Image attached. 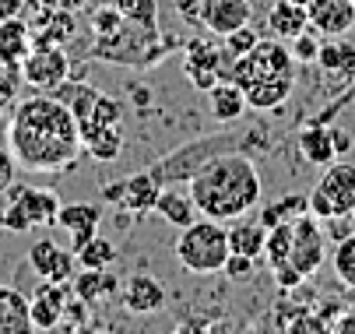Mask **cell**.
<instances>
[{
  "label": "cell",
  "mask_w": 355,
  "mask_h": 334,
  "mask_svg": "<svg viewBox=\"0 0 355 334\" xmlns=\"http://www.w3.org/2000/svg\"><path fill=\"white\" fill-rule=\"evenodd\" d=\"M8 148H11L18 169H28V173L71 169L78 162V155L85 152L74 113L49 91L11 106Z\"/></svg>",
  "instance_id": "obj_1"
},
{
  "label": "cell",
  "mask_w": 355,
  "mask_h": 334,
  "mask_svg": "<svg viewBox=\"0 0 355 334\" xmlns=\"http://www.w3.org/2000/svg\"><path fill=\"white\" fill-rule=\"evenodd\" d=\"M187 190H190L200 218L232 222V218H243L250 208H257L261 173L253 166V155L225 152V155H215L200 166L187 179Z\"/></svg>",
  "instance_id": "obj_2"
},
{
  "label": "cell",
  "mask_w": 355,
  "mask_h": 334,
  "mask_svg": "<svg viewBox=\"0 0 355 334\" xmlns=\"http://www.w3.org/2000/svg\"><path fill=\"white\" fill-rule=\"evenodd\" d=\"M271 148V134L268 127H243V130H222V134H205V137H193L187 145H180L176 152H169L166 159H159L151 166L155 179L162 186H180L187 183L200 166L215 155H225V152H246V155H257V152H268Z\"/></svg>",
  "instance_id": "obj_3"
},
{
  "label": "cell",
  "mask_w": 355,
  "mask_h": 334,
  "mask_svg": "<svg viewBox=\"0 0 355 334\" xmlns=\"http://www.w3.org/2000/svg\"><path fill=\"white\" fill-rule=\"evenodd\" d=\"M173 50H183V39L166 35L159 25L148 28L137 21H127L116 35L110 39H95L92 42V57L103 64H116V67H155L159 60H166Z\"/></svg>",
  "instance_id": "obj_4"
},
{
  "label": "cell",
  "mask_w": 355,
  "mask_h": 334,
  "mask_svg": "<svg viewBox=\"0 0 355 334\" xmlns=\"http://www.w3.org/2000/svg\"><path fill=\"white\" fill-rule=\"evenodd\" d=\"M229 229L215 218H197L187 229H180L176 240V261L193 271V274H215L222 271L225 257H229Z\"/></svg>",
  "instance_id": "obj_5"
},
{
  "label": "cell",
  "mask_w": 355,
  "mask_h": 334,
  "mask_svg": "<svg viewBox=\"0 0 355 334\" xmlns=\"http://www.w3.org/2000/svg\"><path fill=\"white\" fill-rule=\"evenodd\" d=\"M232 64H236V57L225 50L222 35H215V32L183 42V74L200 91H211L218 81H229Z\"/></svg>",
  "instance_id": "obj_6"
},
{
  "label": "cell",
  "mask_w": 355,
  "mask_h": 334,
  "mask_svg": "<svg viewBox=\"0 0 355 334\" xmlns=\"http://www.w3.org/2000/svg\"><path fill=\"white\" fill-rule=\"evenodd\" d=\"M264 78H295V57L282 39H261L250 53L236 57L229 81H236L243 91Z\"/></svg>",
  "instance_id": "obj_7"
},
{
  "label": "cell",
  "mask_w": 355,
  "mask_h": 334,
  "mask_svg": "<svg viewBox=\"0 0 355 334\" xmlns=\"http://www.w3.org/2000/svg\"><path fill=\"white\" fill-rule=\"evenodd\" d=\"M310 211L327 222L355 211V166L348 162H331L320 176V183L310 190Z\"/></svg>",
  "instance_id": "obj_8"
},
{
  "label": "cell",
  "mask_w": 355,
  "mask_h": 334,
  "mask_svg": "<svg viewBox=\"0 0 355 334\" xmlns=\"http://www.w3.org/2000/svg\"><path fill=\"white\" fill-rule=\"evenodd\" d=\"M324 257H327V236H324V229H320V218H317L313 211L299 215V218L292 222V257H288V264H292L302 278H313V274L320 271Z\"/></svg>",
  "instance_id": "obj_9"
},
{
  "label": "cell",
  "mask_w": 355,
  "mask_h": 334,
  "mask_svg": "<svg viewBox=\"0 0 355 334\" xmlns=\"http://www.w3.org/2000/svg\"><path fill=\"white\" fill-rule=\"evenodd\" d=\"M67 74H71V60L64 46L53 42H35L32 53L21 60V81L39 91H53L60 81H67Z\"/></svg>",
  "instance_id": "obj_10"
},
{
  "label": "cell",
  "mask_w": 355,
  "mask_h": 334,
  "mask_svg": "<svg viewBox=\"0 0 355 334\" xmlns=\"http://www.w3.org/2000/svg\"><path fill=\"white\" fill-rule=\"evenodd\" d=\"M74 296L71 281H49L42 278L35 285V292L28 296V317H32V331H57L64 320V306Z\"/></svg>",
  "instance_id": "obj_11"
},
{
  "label": "cell",
  "mask_w": 355,
  "mask_h": 334,
  "mask_svg": "<svg viewBox=\"0 0 355 334\" xmlns=\"http://www.w3.org/2000/svg\"><path fill=\"white\" fill-rule=\"evenodd\" d=\"M317 67L338 85L348 88L355 81V42L345 35H327L320 42V53H317Z\"/></svg>",
  "instance_id": "obj_12"
},
{
  "label": "cell",
  "mask_w": 355,
  "mask_h": 334,
  "mask_svg": "<svg viewBox=\"0 0 355 334\" xmlns=\"http://www.w3.org/2000/svg\"><path fill=\"white\" fill-rule=\"evenodd\" d=\"M74 250H64L57 247L53 240H35L32 250H28V267L39 274V278H49V281H71L74 278Z\"/></svg>",
  "instance_id": "obj_13"
},
{
  "label": "cell",
  "mask_w": 355,
  "mask_h": 334,
  "mask_svg": "<svg viewBox=\"0 0 355 334\" xmlns=\"http://www.w3.org/2000/svg\"><path fill=\"white\" fill-rule=\"evenodd\" d=\"M8 201H15L25 218L35 225H57V215H60V197L53 190H39V186H21V183H11L8 186Z\"/></svg>",
  "instance_id": "obj_14"
},
{
  "label": "cell",
  "mask_w": 355,
  "mask_h": 334,
  "mask_svg": "<svg viewBox=\"0 0 355 334\" xmlns=\"http://www.w3.org/2000/svg\"><path fill=\"white\" fill-rule=\"evenodd\" d=\"M310 28L317 35H348L355 28V4L352 0H310Z\"/></svg>",
  "instance_id": "obj_15"
},
{
  "label": "cell",
  "mask_w": 355,
  "mask_h": 334,
  "mask_svg": "<svg viewBox=\"0 0 355 334\" xmlns=\"http://www.w3.org/2000/svg\"><path fill=\"white\" fill-rule=\"evenodd\" d=\"M123 310L127 313H159L166 306V289L159 285V278L151 274H130L123 281Z\"/></svg>",
  "instance_id": "obj_16"
},
{
  "label": "cell",
  "mask_w": 355,
  "mask_h": 334,
  "mask_svg": "<svg viewBox=\"0 0 355 334\" xmlns=\"http://www.w3.org/2000/svg\"><path fill=\"white\" fill-rule=\"evenodd\" d=\"M98 222H103V211L95 204H60V215H57V225L71 232V250H81L92 240L98 232Z\"/></svg>",
  "instance_id": "obj_17"
},
{
  "label": "cell",
  "mask_w": 355,
  "mask_h": 334,
  "mask_svg": "<svg viewBox=\"0 0 355 334\" xmlns=\"http://www.w3.org/2000/svg\"><path fill=\"white\" fill-rule=\"evenodd\" d=\"M253 18L250 0H205V28L215 35H225Z\"/></svg>",
  "instance_id": "obj_18"
},
{
  "label": "cell",
  "mask_w": 355,
  "mask_h": 334,
  "mask_svg": "<svg viewBox=\"0 0 355 334\" xmlns=\"http://www.w3.org/2000/svg\"><path fill=\"white\" fill-rule=\"evenodd\" d=\"M32 53V28L15 15V18H0V64L21 67V60Z\"/></svg>",
  "instance_id": "obj_19"
},
{
  "label": "cell",
  "mask_w": 355,
  "mask_h": 334,
  "mask_svg": "<svg viewBox=\"0 0 355 334\" xmlns=\"http://www.w3.org/2000/svg\"><path fill=\"white\" fill-rule=\"evenodd\" d=\"M268 28H271L275 39L292 42L299 32L310 28V15L302 4H295V0H275L271 11H268Z\"/></svg>",
  "instance_id": "obj_20"
},
{
  "label": "cell",
  "mask_w": 355,
  "mask_h": 334,
  "mask_svg": "<svg viewBox=\"0 0 355 334\" xmlns=\"http://www.w3.org/2000/svg\"><path fill=\"white\" fill-rule=\"evenodd\" d=\"M292 91H295V78H264L246 88V106L257 113H271L292 99Z\"/></svg>",
  "instance_id": "obj_21"
},
{
  "label": "cell",
  "mask_w": 355,
  "mask_h": 334,
  "mask_svg": "<svg viewBox=\"0 0 355 334\" xmlns=\"http://www.w3.org/2000/svg\"><path fill=\"white\" fill-rule=\"evenodd\" d=\"M32 46L35 42H53V46H64L71 35H74V11H64V8H46L32 25Z\"/></svg>",
  "instance_id": "obj_22"
},
{
  "label": "cell",
  "mask_w": 355,
  "mask_h": 334,
  "mask_svg": "<svg viewBox=\"0 0 355 334\" xmlns=\"http://www.w3.org/2000/svg\"><path fill=\"white\" fill-rule=\"evenodd\" d=\"M264 247H268V225L261 218H253V222L232 218V225H229V250L232 254H246L253 261H261Z\"/></svg>",
  "instance_id": "obj_23"
},
{
  "label": "cell",
  "mask_w": 355,
  "mask_h": 334,
  "mask_svg": "<svg viewBox=\"0 0 355 334\" xmlns=\"http://www.w3.org/2000/svg\"><path fill=\"white\" fill-rule=\"evenodd\" d=\"M159 194H162V183L155 179V173H151V169L134 173V176H127V190H123V204H120V208H127V211H134V215L155 211Z\"/></svg>",
  "instance_id": "obj_24"
},
{
  "label": "cell",
  "mask_w": 355,
  "mask_h": 334,
  "mask_svg": "<svg viewBox=\"0 0 355 334\" xmlns=\"http://www.w3.org/2000/svg\"><path fill=\"white\" fill-rule=\"evenodd\" d=\"M299 152L310 166L327 169L338 152H334V141H331V123H310L306 130H299Z\"/></svg>",
  "instance_id": "obj_25"
},
{
  "label": "cell",
  "mask_w": 355,
  "mask_h": 334,
  "mask_svg": "<svg viewBox=\"0 0 355 334\" xmlns=\"http://www.w3.org/2000/svg\"><path fill=\"white\" fill-rule=\"evenodd\" d=\"M28 331H32L28 296L0 285V334H28Z\"/></svg>",
  "instance_id": "obj_26"
},
{
  "label": "cell",
  "mask_w": 355,
  "mask_h": 334,
  "mask_svg": "<svg viewBox=\"0 0 355 334\" xmlns=\"http://www.w3.org/2000/svg\"><path fill=\"white\" fill-rule=\"evenodd\" d=\"M81 145L92 159L98 162H113L123 152V123H106V127H92L81 130Z\"/></svg>",
  "instance_id": "obj_27"
},
{
  "label": "cell",
  "mask_w": 355,
  "mask_h": 334,
  "mask_svg": "<svg viewBox=\"0 0 355 334\" xmlns=\"http://www.w3.org/2000/svg\"><path fill=\"white\" fill-rule=\"evenodd\" d=\"M208 99H211L215 120H222V123H236V120H243V116L250 113L246 91H243L236 81H218V85L208 91Z\"/></svg>",
  "instance_id": "obj_28"
},
{
  "label": "cell",
  "mask_w": 355,
  "mask_h": 334,
  "mask_svg": "<svg viewBox=\"0 0 355 334\" xmlns=\"http://www.w3.org/2000/svg\"><path fill=\"white\" fill-rule=\"evenodd\" d=\"M155 211H159L169 225H176V229H187L190 222L200 218V215H197V204H193V197H190V190H176V186H162V194H159V201H155Z\"/></svg>",
  "instance_id": "obj_29"
},
{
  "label": "cell",
  "mask_w": 355,
  "mask_h": 334,
  "mask_svg": "<svg viewBox=\"0 0 355 334\" xmlns=\"http://www.w3.org/2000/svg\"><path fill=\"white\" fill-rule=\"evenodd\" d=\"M71 289H74L78 299H85L92 306V303L110 299L116 292V278L110 274V267H103V271H98V267H81V274L71 278Z\"/></svg>",
  "instance_id": "obj_30"
},
{
  "label": "cell",
  "mask_w": 355,
  "mask_h": 334,
  "mask_svg": "<svg viewBox=\"0 0 355 334\" xmlns=\"http://www.w3.org/2000/svg\"><path fill=\"white\" fill-rule=\"evenodd\" d=\"M310 211V194H285L278 201H271L264 211H261V222L271 229V225H282V222H295L299 215Z\"/></svg>",
  "instance_id": "obj_31"
},
{
  "label": "cell",
  "mask_w": 355,
  "mask_h": 334,
  "mask_svg": "<svg viewBox=\"0 0 355 334\" xmlns=\"http://www.w3.org/2000/svg\"><path fill=\"white\" fill-rule=\"evenodd\" d=\"M288 257H292V222L271 225V229H268V247H264V261H268V267L275 271V267L288 264Z\"/></svg>",
  "instance_id": "obj_32"
},
{
  "label": "cell",
  "mask_w": 355,
  "mask_h": 334,
  "mask_svg": "<svg viewBox=\"0 0 355 334\" xmlns=\"http://www.w3.org/2000/svg\"><path fill=\"white\" fill-rule=\"evenodd\" d=\"M74 257H78V264L81 267H113V261H116V247L106 240V236H92V240L81 247V250H74Z\"/></svg>",
  "instance_id": "obj_33"
},
{
  "label": "cell",
  "mask_w": 355,
  "mask_h": 334,
  "mask_svg": "<svg viewBox=\"0 0 355 334\" xmlns=\"http://www.w3.org/2000/svg\"><path fill=\"white\" fill-rule=\"evenodd\" d=\"M334 274L341 285H348V289H355V232H348L345 240L334 243Z\"/></svg>",
  "instance_id": "obj_34"
},
{
  "label": "cell",
  "mask_w": 355,
  "mask_h": 334,
  "mask_svg": "<svg viewBox=\"0 0 355 334\" xmlns=\"http://www.w3.org/2000/svg\"><path fill=\"white\" fill-rule=\"evenodd\" d=\"M113 4L127 21H137V25H148V28L159 25V0H113Z\"/></svg>",
  "instance_id": "obj_35"
},
{
  "label": "cell",
  "mask_w": 355,
  "mask_h": 334,
  "mask_svg": "<svg viewBox=\"0 0 355 334\" xmlns=\"http://www.w3.org/2000/svg\"><path fill=\"white\" fill-rule=\"evenodd\" d=\"M88 25H92V35H95V39H110V35H116V32L127 25V18L116 11V4L110 0L106 8H95V11H92V21H88Z\"/></svg>",
  "instance_id": "obj_36"
},
{
  "label": "cell",
  "mask_w": 355,
  "mask_h": 334,
  "mask_svg": "<svg viewBox=\"0 0 355 334\" xmlns=\"http://www.w3.org/2000/svg\"><path fill=\"white\" fill-rule=\"evenodd\" d=\"M320 42H324V35H317L313 28L299 32V35L292 39V57H295V64H317Z\"/></svg>",
  "instance_id": "obj_37"
},
{
  "label": "cell",
  "mask_w": 355,
  "mask_h": 334,
  "mask_svg": "<svg viewBox=\"0 0 355 334\" xmlns=\"http://www.w3.org/2000/svg\"><path fill=\"white\" fill-rule=\"evenodd\" d=\"M222 42H225V50L232 53V57H243V53H250L253 46L261 42V35L253 32V25L246 21V25H239V28H232V32H225L222 35Z\"/></svg>",
  "instance_id": "obj_38"
},
{
  "label": "cell",
  "mask_w": 355,
  "mask_h": 334,
  "mask_svg": "<svg viewBox=\"0 0 355 334\" xmlns=\"http://www.w3.org/2000/svg\"><path fill=\"white\" fill-rule=\"evenodd\" d=\"M21 67H8V64H0V113L11 109L15 99H18V88H21Z\"/></svg>",
  "instance_id": "obj_39"
},
{
  "label": "cell",
  "mask_w": 355,
  "mask_h": 334,
  "mask_svg": "<svg viewBox=\"0 0 355 334\" xmlns=\"http://www.w3.org/2000/svg\"><path fill=\"white\" fill-rule=\"evenodd\" d=\"M253 271H257V261L246 257V254H229V257H225V264H222V274H225L229 281H236V285L250 281V278H253Z\"/></svg>",
  "instance_id": "obj_40"
},
{
  "label": "cell",
  "mask_w": 355,
  "mask_h": 334,
  "mask_svg": "<svg viewBox=\"0 0 355 334\" xmlns=\"http://www.w3.org/2000/svg\"><path fill=\"white\" fill-rule=\"evenodd\" d=\"M60 324H67V327H85V324H88V303L78 299V296H71L67 306H64V320H60Z\"/></svg>",
  "instance_id": "obj_41"
},
{
  "label": "cell",
  "mask_w": 355,
  "mask_h": 334,
  "mask_svg": "<svg viewBox=\"0 0 355 334\" xmlns=\"http://www.w3.org/2000/svg\"><path fill=\"white\" fill-rule=\"evenodd\" d=\"M176 15L187 25H205V0H176Z\"/></svg>",
  "instance_id": "obj_42"
},
{
  "label": "cell",
  "mask_w": 355,
  "mask_h": 334,
  "mask_svg": "<svg viewBox=\"0 0 355 334\" xmlns=\"http://www.w3.org/2000/svg\"><path fill=\"white\" fill-rule=\"evenodd\" d=\"M15 169H18V162H15L11 148H0V194H8V186L15 183Z\"/></svg>",
  "instance_id": "obj_43"
},
{
  "label": "cell",
  "mask_w": 355,
  "mask_h": 334,
  "mask_svg": "<svg viewBox=\"0 0 355 334\" xmlns=\"http://www.w3.org/2000/svg\"><path fill=\"white\" fill-rule=\"evenodd\" d=\"M331 141H334V152H338V155H348V152H352V134H348L345 127H334V123H331Z\"/></svg>",
  "instance_id": "obj_44"
},
{
  "label": "cell",
  "mask_w": 355,
  "mask_h": 334,
  "mask_svg": "<svg viewBox=\"0 0 355 334\" xmlns=\"http://www.w3.org/2000/svg\"><path fill=\"white\" fill-rule=\"evenodd\" d=\"M123 190H127V179H116V183L103 186V201H110V204H123Z\"/></svg>",
  "instance_id": "obj_45"
},
{
  "label": "cell",
  "mask_w": 355,
  "mask_h": 334,
  "mask_svg": "<svg viewBox=\"0 0 355 334\" xmlns=\"http://www.w3.org/2000/svg\"><path fill=\"white\" fill-rule=\"evenodd\" d=\"M46 8H64V11H81L88 0H42Z\"/></svg>",
  "instance_id": "obj_46"
},
{
  "label": "cell",
  "mask_w": 355,
  "mask_h": 334,
  "mask_svg": "<svg viewBox=\"0 0 355 334\" xmlns=\"http://www.w3.org/2000/svg\"><path fill=\"white\" fill-rule=\"evenodd\" d=\"M295 4H302V8H310V0H295Z\"/></svg>",
  "instance_id": "obj_47"
},
{
  "label": "cell",
  "mask_w": 355,
  "mask_h": 334,
  "mask_svg": "<svg viewBox=\"0 0 355 334\" xmlns=\"http://www.w3.org/2000/svg\"><path fill=\"white\" fill-rule=\"evenodd\" d=\"M348 218H352V229H355V211H352V215H348Z\"/></svg>",
  "instance_id": "obj_48"
},
{
  "label": "cell",
  "mask_w": 355,
  "mask_h": 334,
  "mask_svg": "<svg viewBox=\"0 0 355 334\" xmlns=\"http://www.w3.org/2000/svg\"><path fill=\"white\" fill-rule=\"evenodd\" d=\"M352 4H355V0H352Z\"/></svg>",
  "instance_id": "obj_49"
}]
</instances>
